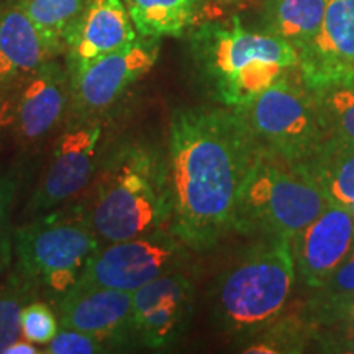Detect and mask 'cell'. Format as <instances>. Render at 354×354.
<instances>
[{"instance_id": "cell-1", "label": "cell", "mask_w": 354, "mask_h": 354, "mask_svg": "<svg viewBox=\"0 0 354 354\" xmlns=\"http://www.w3.org/2000/svg\"><path fill=\"white\" fill-rule=\"evenodd\" d=\"M258 143L234 109L184 107L169 123L167 166L172 197L169 230L203 253L234 228V214Z\"/></svg>"}, {"instance_id": "cell-2", "label": "cell", "mask_w": 354, "mask_h": 354, "mask_svg": "<svg viewBox=\"0 0 354 354\" xmlns=\"http://www.w3.org/2000/svg\"><path fill=\"white\" fill-rule=\"evenodd\" d=\"M94 180L92 196L81 205L102 245L169 228V166L153 145H118L104 158Z\"/></svg>"}, {"instance_id": "cell-3", "label": "cell", "mask_w": 354, "mask_h": 354, "mask_svg": "<svg viewBox=\"0 0 354 354\" xmlns=\"http://www.w3.org/2000/svg\"><path fill=\"white\" fill-rule=\"evenodd\" d=\"M189 56L198 86L228 109L246 107L299 66L292 44L271 33L246 30L238 17L192 30Z\"/></svg>"}, {"instance_id": "cell-4", "label": "cell", "mask_w": 354, "mask_h": 354, "mask_svg": "<svg viewBox=\"0 0 354 354\" xmlns=\"http://www.w3.org/2000/svg\"><path fill=\"white\" fill-rule=\"evenodd\" d=\"M330 205L304 162L259 148L243 180L234 232L292 240Z\"/></svg>"}, {"instance_id": "cell-5", "label": "cell", "mask_w": 354, "mask_h": 354, "mask_svg": "<svg viewBox=\"0 0 354 354\" xmlns=\"http://www.w3.org/2000/svg\"><path fill=\"white\" fill-rule=\"evenodd\" d=\"M100 245L81 203L59 207L13 232L15 274L55 302L76 286Z\"/></svg>"}, {"instance_id": "cell-6", "label": "cell", "mask_w": 354, "mask_h": 354, "mask_svg": "<svg viewBox=\"0 0 354 354\" xmlns=\"http://www.w3.org/2000/svg\"><path fill=\"white\" fill-rule=\"evenodd\" d=\"M295 277L290 240L274 238L254 248L216 286L215 313L221 326L233 333L268 326L286 308Z\"/></svg>"}, {"instance_id": "cell-7", "label": "cell", "mask_w": 354, "mask_h": 354, "mask_svg": "<svg viewBox=\"0 0 354 354\" xmlns=\"http://www.w3.org/2000/svg\"><path fill=\"white\" fill-rule=\"evenodd\" d=\"M259 148L304 162L328 138L317 95L287 73L246 107L234 109Z\"/></svg>"}, {"instance_id": "cell-8", "label": "cell", "mask_w": 354, "mask_h": 354, "mask_svg": "<svg viewBox=\"0 0 354 354\" xmlns=\"http://www.w3.org/2000/svg\"><path fill=\"white\" fill-rule=\"evenodd\" d=\"M190 250L169 228L100 245L76 282V286L107 287L133 294L140 287L184 271Z\"/></svg>"}, {"instance_id": "cell-9", "label": "cell", "mask_w": 354, "mask_h": 354, "mask_svg": "<svg viewBox=\"0 0 354 354\" xmlns=\"http://www.w3.org/2000/svg\"><path fill=\"white\" fill-rule=\"evenodd\" d=\"M112 118L66 122L53 145L46 171L28 201L37 216L68 205L95 179L105 158V135Z\"/></svg>"}, {"instance_id": "cell-10", "label": "cell", "mask_w": 354, "mask_h": 354, "mask_svg": "<svg viewBox=\"0 0 354 354\" xmlns=\"http://www.w3.org/2000/svg\"><path fill=\"white\" fill-rule=\"evenodd\" d=\"M158 56L159 39L138 37L69 76L71 104L66 122L112 118L130 88L156 64Z\"/></svg>"}, {"instance_id": "cell-11", "label": "cell", "mask_w": 354, "mask_h": 354, "mask_svg": "<svg viewBox=\"0 0 354 354\" xmlns=\"http://www.w3.org/2000/svg\"><path fill=\"white\" fill-rule=\"evenodd\" d=\"M136 343L167 348L187 331L196 302V287L184 271L161 276L131 294Z\"/></svg>"}, {"instance_id": "cell-12", "label": "cell", "mask_w": 354, "mask_h": 354, "mask_svg": "<svg viewBox=\"0 0 354 354\" xmlns=\"http://www.w3.org/2000/svg\"><path fill=\"white\" fill-rule=\"evenodd\" d=\"M10 122L24 146L41 145L66 122L71 104V77L57 57L46 61L12 92Z\"/></svg>"}, {"instance_id": "cell-13", "label": "cell", "mask_w": 354, "mask_h": 354, "mask_svg": "<svg viewBox=\"0 0 354 354\" xmlns=\"http://www.w3.org/2000/svg\"><path fill=\"white\" fill-rule=\"evenodd\" d=\"M297 69L313 92L354 81V0H326L320 30L299 51Z\"/></svg>"}, {"instance_id": "cell-14", "label": "cell", "mask_w": 354, "mask_h": 354, "mask_svg": "<svg viewBox=\"0 0 354 354\" xmlns=\"http://www.w3.org/2000/svg\"><path fill=\"white\" fill-rule=\"evenodd\" d=\"M55 312L59 326L94 335L110 349L136 343L130 292L74 286L55 300Z\"/></svg>"}, {"instance_id": "cell-15", "label": "cell", "mask_w": 354, "mask_h": 354, "mask_svg": "<svg viewBox=\"0 0 354 354\" xmlns=\"http://www.w3.org/2000/svg\"><path fill=\"white\" fill-rule=\"evenodd\" d=\"M138 37L123 0H87L64 33L63 56L69 76Z\"/></svg>"}, {"instance_id": "cell-16", "label": "cell", "mask_w": 354, "mask_h": 354, "mask_svg": "<svg viewBox=\"0 0 354 354\" xmlns=\"http://www.w3.org/2000/svg\"><path fill=\"white\" fill-rule=\"evenodd\" d=\"M295 271L305 286L322 289L354 248V214L330 205L290 240Z\"/></svg>"}, {"instance_id": "cell-17", "label": "cell", "mask_w": 354, "mask_h": 354, "mask_svg": "<svg viewBox=\"0 0 354 354\" xmlns=\"http://www.w3.org/2000/svg\"><path fill=\"white\" fill-rule=\"evenodd\" d=\"M56 57L20 0L0 2V97L10 95L39 66Z\"/></svg>"}, {"instance_id": "cell-18", "label": "cell", "mask_w": 354, "mask_h": 354, "mask_svg": "<svg viewBox=\"0 0 354 354\" xmlns=\"http://www.w3.org/2000/svg\"><path fill=\"white\" fill-rule=\"evenodd\" d=\"M331 205L354 207V145L328 136L312 158L304 161Z\"/></svg>"}, {"instance_id": "cell-19", "label": "cell", "mask_w": 354, "mask_h": 354, "mask_svg": "<svg viewBox=\"0 0 354 354\" xmlns=\"http://www.w3.org/2000/svg\"><path fill=\"white\" fill-rule=\"evenodd\" d=\"M326 0H264V32L284 39L297 50L320 30Z\"/></svg>"}, {"instance_id": "cell-20", "label": "cell", "mask_w": 354, "mask_h": 354, "mask_svg": "<svg viewBox=\"0 0 354 354\" xmlns=\"http://www.w3.org/2000/svg\"><path fill=\"white\" fill-rule=\"evenodd\" d=\"M136 33L145 38L183 37L196 24L203 0H123Z\"/></svg>"}, {"instance_id": "cell-21", "label": "cell", "mask_w": 354, "mask_h": 354, "mask_svg": "<svg viewBox=\"0 0 354 354\" xmlns=\"http://www.w3.org/2000/svg\"><path fill=\"white\" fill-rule=\"evenodd\" d=\"M87 0H20L44 43L56 57L63 56V39Z\"/></svg>"}, {"instance_id": "cell-22", "label": "cell", "mask_w": 354, "mask_h": 354, "mask_svg": "<svg viewBox=\"0 0 354 354\" xmlns=\"http://www.w3.org/2000/svg\"><path fill=\"white\" fill-rule=\"evenodd\" d=\"M313 94L317 95L328 135L354 145V81L322 88Z\"/></svg>"}, {"instance_id": "cell-23", "label": "cell", "mask_w": 354, "mask_h": 354, "mask_svg": "<svg viewBox=\"0 0 354 354\" xmlns=\"http://www.w3.org/2000/svg\"><path fill=\"white\" fill-rule=\"evenodd\" d=\"M37 299L38 292L15 272L6 286L0 287V354L21 338V310Z\"/></svg>"}, {"instance_id": "cell-24", "label": "cell", "mask_w": 354, "mask_h": 354, "mask_svg": "<svg viewBox=\"0 0 354 354\" xmlns=\"http://www.w3.org/2000/svg\"><path fill=\"white\" fill-rule=\"evenodd\" d=\"M21 336L35 344H48L59 330L56 312L50 305L32 300L21 310Z\"/></svg>"}, {"instance_id": "cell-25", "label": "cell", "mask_w": 354, "mask_h": 354, "mask_svg": "<svg viewBox=\"0 0 354 354\" xmlns=\"http://www.w3.org/2000/svg\"><path fill=\"white\" fill-rule=\"evenodd\" d=\"M112 351L107 344L94 335L84 331L63 328L59 326L57 333L46 344L43 353L48 354H100Z\"/></svg>"}, {"instance_id": "cell-26", "label": "cell", "mask_w": 354, "mask_h": 354, "mask_svg": "<svg viewBox=\"0 0 354 354\" xmlns=\"http://www.w3.org/2000/svg\"><path fill=\"white\" fill-rule=\"evenodd\" d=\"M19 184L10 174H0V269L10 263L12 253V232L10 212L15 201Z\"/></svg>"}, {"instance_id": "cell-27", "label": "cell", "mask_w": 354, "mask_h": 354, "mask_svg": "<svg viewBox=\"0 0 354 354\" xmlns=\"http://www.w3.org/2000/svg\"><path fill=\"white\" fill-rule=\"evenodd\" d=\"M322 289V302H333L354 295V248Z\"/></svg>"}, {"instance_id": "cell-28", "label": "cell", "mask_w": 354, "mask_h": 354, "mask_svg": "<svg viewBox=\"0 0 354 354\" xmlns=\"http://www.w3.org/2000/svg\"><path fill=\"white\" fill-rule=\"evenodd\" d=\"M320 312L328 323H354V295L333 302H322Z\"/></svg>"}, {"instance_id": "cell-29", "label": "cell", "mask_w": 354, "mask_h": 354, "mask_svg": "<svg viewBox=\"0 0 354 354\" xmlns=\"http://www.w3.org/2000/svg\"><path fill=\"white\" fill-rule=\"evenodd\" d=\"M331 343H325L326 348L335 349V351L354 353V323H342L333 333H330Z\"/></svg>"}, {"instance_id": "cell-30", "label": "cell", "mask_w": 354, "mask_h": 354, "mask_svg": "<svg viewBox=\"0 0 354 354\" xmlns=\"http://www.w3.org/2000/svg\"><path fill=\"white\" fill-rule=\"evenodd\" d=\"M37 346H38V344L28 342V339H26V342L17 339L15 343L10 344V346L7 348V351L3 354H37V353H41Z\"/></svg>"}, {"instance_id": "cell-31", "label": "cell", "mask_w": 354, "mask_h": 354, "mask_svg": "<svg viewBox=\"0 0 354 354\" xmlns=\"http://www.w3.org/2000/svg\"><path fill=\"white\" fill-rule=\"evenodd\" d=\"M214 2H240V0H214Z\"/></svg>"}, {"instance_id": "cell-32", "label": "cell", "mask_w": 354, "mask_h": 354, "mask_svg": "<svg viewBox=\"0 0 354 354\" xmlns=\"http://www.w3.org/2000/svg\"><path fill=\"white\" fill-rule=\"evenodd\" d=\"M2 102H3V97H0V115H2V110H3V107H2Z\"/></svg>"}, {"instance_id": "cell-33", "label": "cell", "mask_w": 354, "mask_h": 354, "mask_svg": "<svg viewBox=\"0 0 354 354\" xmlns=\"http://www.w3.org/2000/svg\"><path fill=\"white\" fill-rule=\"evenodd\" d=\"M351 212H353V214H354V207H353V209H351Z\"/></svg>"}]
</instances>
